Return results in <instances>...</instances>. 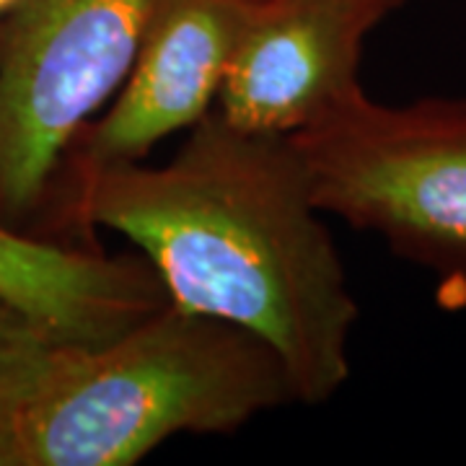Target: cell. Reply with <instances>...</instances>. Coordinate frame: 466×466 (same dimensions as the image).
I'll use <instances>...</instances> for the list:
<instances>
[{
    "instance_id": "obj_9",
    "label": "cell",
    "mask_w": 466,
    "mask_h": 466,
    "mask_svg": "<svg viewBox=\"0 0 466 466\" xmlns=\"http://www.w3.org/2000/svg\"><path fill=\"white\" fill-rule=\"evenodd\" d=\"M386 3H389L394 11H400V8H404V5H407V3H412V0H386Z\"/></svg>"
},
{
    "instance_id": "obj_10",
    "label": "cell",
    "mask_w": 466,
    "mask_h": 466,
    "mask_svg": "<svg viewBox=\"0 0 466 466\" xmlns=\"http://www.w3.org/2000/svg\"><path fill=\"white\" fill-rule=\"evenodd\" d=\"M14 3H16V0H0V14H5Z\"/></svg>"
},
{
    "instance_id": "obj_5",
    "label": "cell",
    "mask_w": 466,
    "mask_h": 466,
    "mask_svg": "<svg viewBox=\"0 0 466 466\" xmlns=\"http://www.w3.org/2000/svg\"><path fill=\"white\" fill-rule=\"evenodd\" d=\"M257 0H161L115 104L70 150L57 202L67 226L76 192L109 168L140 164L164 137L213 112Z\"/></svg>"
},
{
    "instance_id": "obj_3",
    "label": "cell",
    "mask_w": 466,
    "mask_h": 466,
    "mask_svg": "<svg viewBox=\"0 0 466 466\" xmlns=\"http://www.w3.org/2000/svg\"><path fill=\"white\" fill-rule=\"evenodd\" d=\"M288 137L321 213L381 236L466 306V99L383 104L355 84Z\"/></svg>"
},
{
    "instance_id": "obj_1",
    "label": "cell",
    "mask_w": 466,
    "mask_h": 466,
    "mask_svg": "<svg viewBox=\"0 0 466 466\" xmlns=\"http://www.w3.org/2000/svg\"><path fill=\"white\" fill-rule=\"evenodd\" d=\"M288 135L247 133L208 112L164 167L109 168L76 192L67 226L125 236L168 303L262 337L296 401L350 379L358 321L348 275Z\"/></svg>"
},
{
    "instance_id": "obj_4",
    "label": "cell",
    "mask_w": 466,
    "mask_h": 466,
    "mask_svg": "<svg viewBox=\"0 0 466 466\" xmlns=\"http://www.w3.org/2000/svg\"><path fill=\"white\" fill-rule=\"evenodd\" d=\"M161 0H16L0 14V223L57 218L70 150L133 67Z\"/></svg>"
},
{
    "instance_id": "obj_6",
    "label": "cell",
    "mask_w": 466,
    "mask_h": 466,
    "mask_svg": "<svg viewBox=\"0 0 466 466\" xmlns=\"http://www.w3.org/2000/svg\"><path fill=\"white\" fill-rule=\"evenodd\" d=\"M386 0H257L218 94V115L247 133L293 135L358 81Z\"/></svg>"
},
{
    "instance_id": "obj_8",
    "label": "cell",
    "mask_w": 466,
    "mask_h": 466,
    "mask_svg": "<svg viewBox=\"0 0 466 466\" xmlns=\"http://www.w3.org/2000/svg\"><path fill=\"white\" fill-rule=\"evenodd\" d=\"M60 348L29 319L0 306V435L45 381Z\"/></svg>"
},
{
    "instance_id": "obj_7",
    "label": "cell",
    "mask_w": 466,
    "mask_h": 466,
    "mask_svg": "<svg viewBox=\"0 0 466 466\" xmlns=\"http://www.w3.org/2000/svg\"><path fill=\"white\" fill-rule=\"evenodd\" d=\"M0 306L60 345L96 348L168 306L143 254L106 257L0 223Z\"/></svg>"
},
{
    "instance_id": "obj_2",
    "label": "cell",
    "mask_w": 466,
    "mask_h": 466,
    "mask_svg": "<svg viewBox=\"0 0 466 466\" xmlns=\"http://www.w3.org/2000/svg\"><path fill=\"white\" fill-rule=\"evenodd\" d=\"M296 401L262 337L177 306L96 348H60L0 435V466H130L174 435H228Z\"/></svg>"
}]
</instances>
